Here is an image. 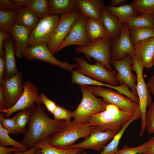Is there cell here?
<instances>
[{
	"label": "cell",
	"instance_id": "db71d44e",
	"mask_svg": "<svg viewBox=\"0 0 154 154\" xmlns=\"http://www.w3.org/2000/svg\"><path fill=\"white\" fill-rule=\"evenodd\" d=\"M153 66H154V59L153 60Z\"/></svg>",
	"mask_w": 154,
	"mask_h": 154
},
{
	"label": "cell",
	"instance_id": "5bb4252c",
	"mask_svg": "<svg viewBox=\"0 0 154 154\" xmlns=\"http://www.w3.org/2000/svg\"><path fill=\"white\" fill-rule=\"evenodd\" d=\"M88 17L82 15L74 22L69 32L59 49V51L64 48L71 45L83 46L91 42L87 37L86 27Z\"/></svg>",
	"mask_w": 154,
	"mask_h": 154
},
{
	"label": "cell",
	"instance_id": "681fc988",
	"mask_svg": "<svg viewBox=\"0 0 154 154\" xmlns=\"http://www.w3.org/2000/svg\"><path fill=\"white\" fill-rule=\"evenodd\" d=\"M146 84L149 91L154 96V75L151 77Z\"/></svg>",
	"mask_w": 154,
	"mask_h": 154
},
{
	"label": "cell",
	"instance_id": "52a82bcc",
	"mask_svg": "<svg viewBox=\"0 0 154 154\" xmlns=\"http://www.w3.org/2000/svg\"><path fill=\"white\" fill-rule=\"evenodd\" d=\"M73 60L79 64V67L76 69V71L96 81L118 86L115 70H109L103 64L96 60L94 64H90L82 56L74 57Z\"/></svg>",
	"mask_w": 154,
	"mask_h": 154
},
{
	"label": "cell",
	"instance_id": "603a6c76",
	"mask_svg": "<svg viewBox=\"0 0 154 154\" xmlns=\"http://www.w3.org/2000/svg\"><path fill=\"white\" fill-rule=\"evenodd\" d=\"M141 117V112L137 108L131 118L125 123L121 129L115 135L112 141L106 146L99 154H115L119 150L118 146L120 140L125 131L129 125L133 122Z\"/></svg>",
	"mask_w": 154,
	"mask_h": 154
},
{
	"label": "cell",
	"instance_id": "b9f144b4",
	"mask_svg": "<svg viewBox=\"0 0 154 154\" xmlns=\"http://www.w3.org/2000/svg\"><path fill=\"white\" fill-rule=\"evenodd\" d=\"M17 10V9L11 0H0V11L11 12Z\"/></svg>",
	"mask_w": 154,
	"mask_h": 154
},
{
	"label": "cell",
	"instance_id": "8fae6325",
	"mask_svg": "<svg viewBox=\"0 0 154 154\" xmlns=\"http://www.w3.org/2000/svg\"><path fill=\"white\" fill-rule=\"evenodd\" d=\"M96 96L102 98L108 104L117 106L121 110L133 113L139 107V105L122 94L113 89L100 86H90Z\"/></svg>",
	"mask_w": 154,
	"mask_h": 154
},
{
	"label": "cell",
	"instance_id": "ba28073f",
	"mask_svg": "<svg viewBox=\"0 0 154 154\" xmlns=\"http://www.w3.org/2000/svg\"><path fill=\"white\" fill-rule=\"evenodd\" d=\"M82 14L78 10L61 15L53 34L46 44L52 55L59 51V48L69 32L73 24Z\"/></svg>",
	"mask_w": 154,
	"mask_h": 154
},
{
	"label": "cell",
	"instance_id": "d4e9b609",
	"mask_svg": "<svg viewBox=\"0 0 154 154\" xmlns=\"http://www.w3.org/2000/svg\"><path fill=\"white\" fill-rule=\"evenodd\" d=\"M108 11L115 16L121 23L125 24L140 15L132 5L126 4L115 7H106Z\"/></svg>",
	"mask_w": 154,
	"mask_h": 154
},
{
	"label": "cell",
	"instance_id": "9c48e42d",
	"mask_svg": "<svg viewBox=\"0 0 154 154\" xmlns=\"http://www.w3.org/2000/svg\"><path fill=\"white\" fill-rule=\"evenodd\" d=\"M60 18L58 15L50 14L40 19L31 31L28 45L47 43L53 34Z\"/></svg>",
	"mask_w": 154,
	"mask_h": 154
},
{
	"label": "cell",
	"instance_id": "bcb514c9",
	"mask_svg": "<svg viewBox=\"0 0 154 154\" xmlns=\"http://www.w3.org/2000/svg\"><path fill=\"white\" fill-rule=\"evenodd\" d=\"M6 102L2 86L0 85V112L4 113L6 109Z\"/></svg>",
	"mask_w": 154,
	"mask_h": 154
},
{
	"label": "cell",
	"instance_id": "4316f807",
	"mask_svg": "<svg viewBox=\"0 0 154 154\" xmlns=\"http://www.w3.org/2000/svg\"><path fill=\"white\" fill-rule=\"evenodd\" d=\"M87 37L90 42L101 38H109L108 33L100 21L88 17L86 27Z\"/></svg>",
	"mask_w": 154,
	"mask_h": 154
},
{
	"label": "cell",
	"instance_id": "7a4b0ae2",
	"mask_svg": "<svg viewBox=\"0 0 154 154\" xmlns=\"http://www.w3.org/2000/svg\"><path fill=\"white\" fill-rule=\"evenodd\" d=\"M92 129V126L88 123H76L73 120L64 121L62 128L50 136L49 143L56 148H68L75 144L76 140L79 138H87Z\"/></svg>",
	"mask_w": 154,
	"mask_h": 154
},
{
	"label": "cell",
	"instance_id": "60d3db41",
	"mask_svg": "<svg viewBox=\"0 0 154 154\" xmlns=\"http://www.w3.org/2000/svg\"><path fill=\"white\" fill-rule=\"evenodd\" d=\"M39 99L41 104H44L47 110L53 114L57 106L55 102L48 98L43 93L39 94Z\"/></svg>",
	"mask_w": 154,
	"mask_h": 154
},
{
	"label": "cell",
	"instance_id": "c3c4849f",
	"mask_svg": "<svg viewBox=\"0 0 154 154\" xmlns=\"http://www.w3.org/2000/svg\"><path fill=\"white\" fill-rule=\"evenodd\" d=\"M22 151L20 149L14 147H6L0 146V154H8L12 152Z\"/></svg>",
	"mask_w": 154,
	"mask_h": 154
},
{
	"label": "cell",
	"instance_id": "5b68a950",
	"mask_svg": "<svg viewBox=\"0 0 154 154\" xmlns=\"http://www.w3.org/2000/svg\"><path fill=\"white\" fill-rule=\"evenodd\" d=\"M131 56L133 60L132 70L135 72L137 76L136 90L139 100V108L141 112V122L139 135L141 136L147 126L146 114L147 108L153 101L151 94L148 89L143 76V72L145 67L135 55Z\"/></svg>",
	"mask_w": 154,
	"mask_h": 154
},
{
	"label": "cell",
	"instance_id": "e575fe53",
	"mask_svg": "<svg viewBox=\"0 0 154 154\" xmlns=\"http://www.w3.org/2000/svg\"><path fill=\"white\" fill-rule=\"evenodd\" d=\"M131 5L139 13L154 14V0H133Z\"/></svg>",
	"mask_w": 154,
	"mask_h": 154
},
{
	"label": "cell",
	"instance_id": "f1b7e54d",
	"mask_svg": "<svg viewBox=\"0 0 154 154\" xmlns=\"http://www.w3.org/2000/svg\"><path fill=\"white\" fill-rule=\"evenodd\" d=\"M125 24L129 28L145 27L154 29V14H141Z\"/></svg>",
	"mask_w": 154,
	"mask_h": 154
},
{
	"label": "cell",
	"instance_id": "44dd1931",
	"mask_svg": "<svg viewBox=\"0 0 154 154\" xmlns=\"http://www.w3.org/2000/svg\"><path fill=\"white\" fill-rule=\"evenodd\" d=\"M79 11L88 17L100 21L103 7L105 6L101 0H76Z\"/></svg>",
	"mask_w": 154,
	"mask_h": 154
},
{
	"label": "cell",
	"instance_id": "74e56055",
	"mask_svg": "<svg viewBox=\"0 0 154 154\" xmlns=\"http://www.w3.org/2000/svg\"><path fill=\"white\" fill-rule=\"evenodd\" d=\"M54 119L65 121H70L72 117V112L63 107L57 105L53 114Z\"/></svg>",
	"mask_w": 154,
	"mask_h": 154
},
{
	"label": "cell",
	"instance_id": "7dc6e473",
	"mask_svg": "<svg viewBox=\"0 0 154 154\" xmlns=\"http://www.w3.org/2000/svg\"><path fill=\"white\" fill-rule=\"evenodd\" d=\"M5 64V59L0 56V85H2L4 82V73Z\"/></svg>",
	"mask_w": 154,
	"mask_h": 154
},
{
	"label": "cell",
	"instance_id": "83f0119b",
	"mask_svg": "<svg viewBox=\"0 0 154 154\" xmlns=\"http://www.w3.org/2000/svg\"><path fill=\"white\" fill-rule=\"evenodd\" d=\"M50 14L61 15L79 10L76 0H49Z\"/></svg>",
	"mask_w": 154,
	"mask_h": 154
},
{
	"label": "cell",
	"instance_id": "ffe728a7",
	"mask_svg": "<svg viewBox=\"0 0 154 154\" xmlns=\"http://www.w3.org/2000/svg\"><path fill=\"white\" fill-rule=\"evenodd\" d=\"M100 21L108 33L109 38L112 43L120 35L123 24L110 14L105 5L102 10Z\"/></svg>",
	"mask_w": 154,
	"mask_h": 154
},
{
	"label": "cell",
	"instance_id": "cb8c5ba5",
	"mask_svg": "<svg viewBox=\"0 0 154 154\" xmlns=\"http://www.w3.org/2000/svg\"><path fill=\"white\" fill-rule=\"evenodd\" d=\"M40 19L33 11L25 7L17 10L14 18V22L15 23L32 31Z\"/></svg>",
	"mask_w": 154,
	"mask_h": 154
},
{
	"label": "cell",
	"instance_id": "e0dca14e",
	"mask_svg": "<svg viewBox=\"0 0 154 154\" xmlns=\"http://www.w3.org/2000/svg\"><path fill=\"white\" fill-rule=\"evenodd\" d=\"M135 55L134 48L130 38L129 28L125 24L121 28L120 35L112 42V59L119 60L125 56Z\"/></svg>",
	"mask_w": 154,
	"mask_h": 154
},
{
	"label": "cell",
	"instance_id": "f35d334b",
	"mask_svg": "<svg viewBox=\"0 0 154 154\" xmlns=\"http://www.w3.org/2000/svg\"><path fill=\"white\" fill-rule=\"evenodd\" d=\"M146 119L147 132L149 133H154V101L147 108Z\"/></svg>",
	"mask_w": 154,
	"mask_h": 154
},
{
	"label": "cell",
	"instance_id": "3957f363",
	"mask_svg": "<svg viewBox=\"0 0 154 154\" xmlns=\"http://www.w3.org/2000/svg\"><path fill=\"white\" fill-rule=\"evenodd\" d=\"M133 114L121 110L115 105L109 104L104 111L91 116L88 123L91 126H98L104 131L109 130L117 133Z\"/></svg>",
	"mask_w": 154,
	"mask_h": 154
},
{
	"label": "cell",
	"instance_id": "7bdbcfd3",
	"mask_svg": "<svg viewBox=\"0 0 154 154\" xmlns=\"http://www.w3.org/2000/svg\"><path fill=\"white\" fill-rule=\"evenodd\" d=\"M9 38V35L0 31V56L4 59L5 53L3 49V43L5 40Z\"/></svg>",
	"mask_w": 154,
	"mask_h": 154
},
{
	"label": "cell",
	"instance_id": "f907efd6",
	"mask_svg": "<svg viewBox=\"0 0 154 154\" xmlns=\"http://www.w3.org/2000/svg\"><path fill=\"white\" fill-rule=\"evenodd\" d=\"M38 149V148L34 146L30 149L25 152H14V153H11L8 154H34Z\"/></svg>",
	"mask_w": 154,
	"mask_h": 154
},
{
	"label": "cell",
	"instance_id": "4fadbf2b",
	"mask_svg": "<svg viewBox=\"0 0 154 154\" xmlns=\"http://www.w3.org/2000/svg\"><path fill=\"white\" fill-rule=\"evenodd\" d=\"M92 126L91 133L87 138L68 148L88 149L100 151L104 149L106 143L117 133L109 130H103L98 126Z\"/></svg>",
	"mask_w": 154,
	"mask_h": 154
},
{
	"label": "cell",
	"instance_id": "ac0fdd59",
	"mask_svg": "<svg viewBox=\"0 0 154 154\" xmlns=\"http://www.w3.org/2000/svg\"><path fill=\"white\" fill-rule=\"evenodd\" d=\"M134 49L135 55L144 67L148 69L151 68L154 58V37L140 41Z\"/></svg>",
	"mask_w": 154,
	"mask_h": 154
},
{
	"label": "cell",
	"instance_id": "8992f818",
	"mask_svg": "<svg viewBox=\"0 0 154 154\" xmlns=\"http://www.w3.org/2000/svg\"><path fill=\"white\" fill-rule=\"evenodd\" d=\"M112 43L108 37L100 38L88 44L74 48L76 52L84 54L85 57L91 61V58L103 64L109 70L112 71L111 63Z\"/></svg>",
	"mask_w": 154,
	"mask_h": 154
},
{
	"label": "cell",
	"instance_id": "f6af8a7d",
	"mask_svg": "<svg viewBox=\"0 0 154 154\" xmlns=\"http://www.w3.org/2000/svg\"><path fill=\"white\" fill-rule=\"evenodd\" d=\"M141 154H154V136L148 141L146 149Z\"/></svg>",
	"mask_w": 154,
	"mask_h": 154
},
{
	"label": "cell",
	"instance_id": "9a60e30c",
	"mask_svg": "<svg viewBox=\"0 0 154 154\" xmlns=\"http://www.w3.org/2000/svg\"><path fill=\"white\" fill-rule=\"evenodd\" d=\"M24 90L22 95L17 102L11 108L7 110L3 113L5 117L9 118L13 113L26 109L34 108L35 103L41 104L39 99L38 89L33 84L29 81L23 82Z\"/></svg>",
	"mask_w": 154,
	"mask_h": 154
},
{
	"label": "cell",
	"instance_id": "1f68e13d",
	"mask_svg": "<svg viewBox=\"0 0 154 154\" xmlns=\"http://www.w3.org/2000/svg\"><path fill=\"white\" fill-rule=\"evenodd\" d=\"M32 108L20 110L13 116L19 133H25L27 131L26 127L30 119Z\"/></svg>",
	"mask_w": 154,
	"mask_h": 154
},
{
	"label": "cell",
	"instance_id": "816d5d0a",
	"mask_svg": "<svg viewBox=\"0 0 154 154\" xmlns=\"http://www.w3.org/2000/svg\"><path fill=\"white\" fill-rule=\"evenodd\" d=\"M126 1L125 0H111L110 5L108 6L110 7L117 6L118 5L124 3Z\"/></svg>",
	"mask_w": 154,
	"mask_h": 154
},
{
	"label": "cell",
	"instance_id": "ee69618b",
	"mask_svg": "<svg viewBox=\"0 0 154 154\" xmlns=\"http://www.w3.org/2000/svg\"><path fill=\"white\" fill-rule=\"evenodd\" d=\"M31 0H11L17 10L21 8L26 7Z\"/></svg>",
	"mask_w": 154,
	"mask_h": 154
},
{
	"label": "cell",
	"instance_id": "484cf974",
	"mask_svg": "<svg viewBox=\"0 0 154 154\" xmlns=\"http://www.w3.org/2000/svg\"><path fill=\"white\" fill-rule=\"evenodd\" d=\"M50 136L45 138L34 145L41 149V154H88L84 149L80 148L61 149L54 147L49 143Z\"/></svg>",
	"mask_w": 154,
	"mask_h": 154
},
{
	"label": "cell",
	"instance_id": "ab89813d",
	"mask_svg": "<svg viewBox=\"0 0 154 154\" xmlns=\"http://www.w3.org/2000/svg\"><path fill=\"white\" fill-rule=\"evenodd\" d=\"M148 141L142 145L135 147L124 145L123 148L119 150L115 154H137L141 153L146 149Z\"/></svg>",
	"mask_w": 154,
	"mask_h": 154
},
{
	"label": "cell",
	"instance_id": "836d02e7",
	"mask_svg": "<svg viewBox=\"0 0 154 154\" xmlns=\"http://www.w3.org/2000/svg\"><path fill=\"white\" fill-rule=\"evenodd\" d=\"M9 134L0 125V146L6 147L12 146L25 152L28 150L26 146L21 142H19L12 138Z\"/></svg>",
	"mask_w": 154,
	"mask_h": 154
},
{
	"label": "cell",
	"instance_id": "8d00e7d4",
	"mask_svg": "<svg viewBox=\"0 0 154 154\" xmlns=\"http://www.w3.org/2000/svg\"><path fill=\"white\" fill-rule=\"evenodd\" d=\"M3 113L0 114V125L9 134L11 135H17L19 133L16 126L14 118L5 117Z\"/></svg>",
	"mask_w": 154,
	"mask_h": 154
},
{
	"label": "cell",
	"instance_id": "f5cc1de1",
	"mask_svg": "<svg viewBox=\"0 0 154 154\" xmlns=\"http://www.w3.org/2000/svg\"><path fill=\"white\" fill-rule=\"evenodd\" d=\"M34 154H41V149L38 148V149Z\"/></svg>",
	"mask_w": 154,
	"mask_h": 154
},
{
	"label": "cell",
	"instance_id": "d6986e66",
	"mask_svg": "<svg viewBox=\"0 0 154 154\" xmlns=\"http://www.w3.org/2000/svg\"><path fill=\"white\" fill-rule=\"evenodd\" d=\"M23 26L14 23L10 33L15 40V53L16 56L20 58L27 48L29 35L31 32Z\"/></svg>",
	"mask_w": 154,
	"mask_h": 154
},
{
	"label": "cell",
	"instance_id": "30bf717a",
	"mask_svg": "<svg viewBox=\"0 0 154 154\" xmlns=\"http://www.w3.org/2000/svg\"><path fill=\"white\" fill-rule=\"evenodd\" d=\"M47 44L29 46L24 52L23 56L29 61L40 60L69 71H72L79 67L77 63L70 64L55 58L47 48Z\"/></svg>",
	"mask_w": 154,
	"mask_h": 154
},
{
	"label": "cell",
	"instance_id": "277c9868",
	"mask_svg": "<svg viewBox=\"0 0 154 154\" xmlns=\"http://www.w3.org/2000/svg\"><path fill=\"white\" fill-rule=\"evenodd\" d=\"M80 88L82 99L76 110L72 112V117L75 122L88 123L91 116L104 111L109 104L103 99L97 98L88 85H80Z\"/></svg>",
	"mask_w": 154,
	"mask_h": 154
},
{
	"label": "cell",
	"instance_id": "2e32d148",
	"mask_svg": "<svg viewBox=\"0 0 154 154\" xmlns=\"http://www.w3.org/2000/svg\"><path fill=\"white\" fill-rule=\"evenodd\" d=\"M2 86L5 98L6 110L14 106L23 93L24 90L22 73L18 72L13 76L4 79Z\"/></svg>",
	"mask_w": 154,
	"mask_h": 154
},
{
	"label": "cell",
	"instance_id": "6da1fadb",
	"mask_svg": "<svg viewBox=\"0 0 154 154\" xmlns=\"http://www.w3.org/2000/svg\"><path fill=\"white\" fill-rule=\"evenodd\" d=\"M64 122L50 118L41 104H37L32 109L29 129L21 142L29 149L43 139L61 129Z\"/></svg>",
	"mask_w": 154,
	"mask_h": 154
},
{
	"label": "cell",
	"instance_id": "d590c367",
	"mask_svg": "<svg viewBox=\"0 0 154 154\" xmlns=\"http://www.w3.org/2000/svg\"><path fill=\"white\" fill-rule=\"evenodd\" d=\"M71 82L72 83H76L80 85H91L102 86L103 84V82L93 79L76 70L72 71Z\"/></svg>",
	"mask_w": 154,
	"mask_h": 154
},
{
	"label": "cell",
	"instance_id": "7402d4cb",
	"mask_svg": "<svg viewBox=\"0 0 154 154\" xmlns=\"http://www.w3.org/2000/svg\"><path fill=\"white\" fill-rule=\"evenodd\" d=\"M3 47L5 50V64L4 79L13 76L19 71L15 60V48L13 41L10 38L5 40Z\"/></svg>",
	"mask_w": 154,
	"mask_h": 154
},
{
	"label": "cell",
	"instance_id": "d6a6232c",
	"mask_svg": "<svg viewBox=\"0 0 154 154\" xmlns=\"http://www.w3.org/2000/svg\"><path fill=\"white\" fill-rule=\"evenodd\" d=\"M17 10L11 12L0 11V31L9 35L15 23L14 18Z\"/></svg>",
	"mask_w": 154,
	"mask_h": 154
},
{
	"label": "cell",
	"instance_id": "f546056e",
	"mask_svg": "<svg viewBox=\"0 0 154 154\" xmlns=\"http://www.w3.org/2000/svg\"><path fill=\"white\" fill-rule=\"evenodd\" d=\"M26 7L33 11L40 19L50 14L49 0H31Z\"/></svg>",
	"mask_w": 154,
	"mask_h": 154
},
{
	"label": "cell",
	"instance_id": "4dcf8cb0",
	"mask_svg": "<svg viewBox=\"0 0 154 154\" xmlns=\"http://www.w3.org/2000/svg\"><path fill=\"white\" fill-rule=\"evenodd\" d=\"M132 45L134 47L140 41L154 37V29L145 27L129 28Z\"/></svg>",
	"mask_w": 154,
	"mask_h": 154
},
{
	"label": "cell",
	"instance_id": "7c38bea8",
	"mask_svg": "<svg viewBox=\"0 0 154 154\" xmlns=\"http://www.w3.org/2000/svg\"><path fill=\"white\" fill-rule=\"evenodd\" d=\"M111 63L116 70V77L117 82L121 84L126 85L137 96L136 90L137 76L132 72L133 60L131 56L127 54L119 60L111 59Z\"/></svg>",
	"mask_w": 154,
	"mask_h": 154
},
{
	"label": "cell",
	"instance_id": "11a10c76",
	"mask_svg": "<svg viewBox=\"0 0 154 154\" xmlns=\"http://www.w3.org/2000/svg\"><path fill=\"white\" fill-rule=\"evenodd\" d=\"M138 154H141V153H139Z\"/></svg>",
	"mask_w": 154,
	"mask_h": 154
}]
</instances>
